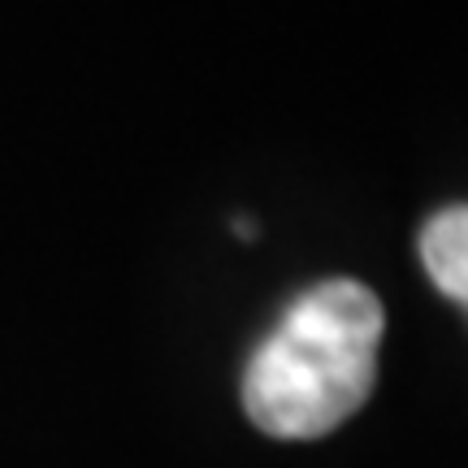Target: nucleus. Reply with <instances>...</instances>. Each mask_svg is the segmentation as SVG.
<instances>
[{
	"label": "nucleus",
	"instance_id": "f03ea898",
	"mask_svg": "<svg viewBox=\"0 0 468 468\" xmlns=\"http://www.w3.org/2000/svg\"><path fill=\"white\" fill-rule=\"evenodd\" d=\"M420 261H425L430 282L468 308V204H452L425 221Z\"/></svg>",
	"mask_w": 468,
	"mask_h": 468
},
{
	"label": "nucleus",
	"instance_id": "f257e3e1",
	"mask_svg": "<svg viewBox=\"0 0 468 468\" xmlns=\"http://www.w3.org/2000/svg\"><path fill=\"white\" fill-rule=\"evenodd\" d=\"M382 300L356 278H325L286 308L243 373L248 420L269 438H321L373 395Z\"/></svg>",
	"mask_w": 468,
	"mask_h": 468
}]
</instances>
